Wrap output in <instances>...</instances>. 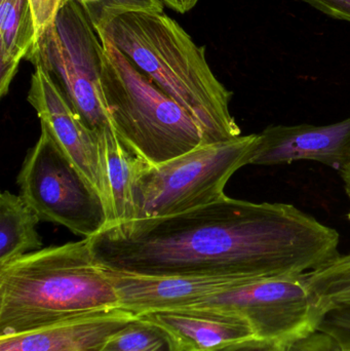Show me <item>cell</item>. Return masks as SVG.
I'll use <instances>...</instances> for the list:
<instances>
[{
  "label": "cell",
  "mask_w": 350,
  "mask_h": 351,
  "mask_svg": "<svg viewBox=\"0 0 350 351\" xmlns=\"http://www.w3.org/2000/svg\"><path fill=\"white\" fill-rule=\"evenodd\" d=\"M121 308L88 239L42 247L0 266V337Z\"/></svg>",
  "instance_id": "obj_1"
},
{
  "label": "cell",
  "mask_w": 350,
  "mask_h": 351,
  "mask_svg": "<svg viewBox=\"0 0 350 351\" xmlns=\"http://www.w3.org/2000/svg\"><path fill=\"white\" fill-rule=\"evenodd\" d=\"M195 119L205 144L242 136L230 111L234 93L212 71L205 47L164 12H129L96 29Z\"/></svg>",
  "instance_id": "obj_2"
},
{
  "label": "cell",
  "mask_w": 350,
  "mask_h": 351,
  "mask_svg": "<svg viewBox=\"0 0 350 351\" xmlns=\"http://www.w3.org/2000/svg\"><path fill=\"white\" fill-rule=\"evenodd\" d=\"M98 35L103 96L110 125L123 143L153 166L207 145L195 119L107 37Z\"/></svg>",
  "instance_id": "obj_3"
},
{
  "label": "cell",
  "mask_w": 350,
  "mask_h": 351,
  "mask_svg": "<svg viewBox=\"0 0 350 351\" xmlns=\"http://www.w3.org/2000/svg\"><path fill=\"white\" fill-rule=\"evenodd\" d=\"M257 138L258 134L242 135L164 164L146 162L134 184L133 220L180 214L223 197L230 178L251 165Z\"/></svg>",
  "instance_id": "obj_4"
},
{
  "label": "cell",
  "mask_w": 350,
  "mask_h": 351,
  "mask_svg": "<svg viewBox=\"0 0 350 351\" xmlns=\"http://www.w3.org/2000/svg\"><path fill=\"white\" fill-rule=\"evenodd\" d=\"M27 61L41 66L92 130L110 125L102 90V43L75 0H64L55 25L36 41Z\"/></svg>",
  "instance_id": "obj_5"
},
{
  "label": "cell",
  "mask_w": 350,
  "mask_h": 351,
  "mask_svg": "<svg viewBox=\"0 0 350 351\" xmlns=\"http://www.w3.org/2000/svg\"><path fill=\"white\" fill-rule=\"evenodd\" d=\"M16 183L41 221L61 225L84 239L108 224L102 195L43 132L27 154Z\"/></svg>",
  "instance_id": "obj_6"
},
{
  "label": "cell",
  "mask_w": 350,
  "mask_h": 351,
  "mask_svg": "<svg viewBox=\"0 0 350 351\" xmlns=\"http://www.w3.org/2000/svg\"><path fill=\"white\" fill-rule=\"evenodd\" d=\"M304 276L257 280L199 306L240 313L250 322L261 341L291 344L318 331L331 313L326 302L308 288Z\"/></svg>",
  "instance_id": "obj_7"
},
{
  "label": "cell",
  "mask_w": 350,
  "mask_h": 351,
  "mask_svg": "<svg viewBox=\"0 0 350 351\" xmlns=\"http://www.w3.org/2000/svg\"><path fill=\"white\" fill-rule=\"evenodd\" d=\"M27 101L38 117L41 132L51 138L103 197L97 131L84 123L41 66H34Z\"/></svg>",
  "instance_id": "obj_8"
},
{
  "label": "cell",
  "mask_w": 350,
  "mask_h": 351,
  "mask_svg": "<svg viewBox=\"0 0 350 351\" xmlns=\"http://www.w3.org/2000/svg\"><path fill=\"white\" fill-rule=\"evenodd\" d=\"M105 269L118 295L121 308L136 317L199 306L232 289L266 280L238 276H149Z\"/></svg>",
  "instance_id": "obj_9"
},
{
  "label": "cell",
  "mask_w": 350,
  "mask_h": 351,
  "mask_svg": "<svg viewBox=\"0 0 350 351\" xmlns=\"http://www.w3.org/2000/svg\"><path fill=\"white\" fill-rule=\"evenodd\" d=\"M314 160L340 172L350 162V117L327 125H269L258 134L253 166Z\"/></svg>",
  "instance_id": "obj_10"
},
{
  "label": "cell",
  "mask_w": 350,
  "mask_h": 351,
  "mask_svg": "<svg viewBox=\"0 0 350 351\" xmlns=\"http://www.w3.org/2000/svg\"><path fill=\"white\" fill-rule=\"evenodd\" d=\"M140 317L168 331L179 351H227L261 341L246 317L216 307L156 311Z\"/></svg>",
  "instance_id": "obj_11"
},
{
  "label": "cell",
  "mask_w": 350,
  "mask_h": 351,
  "mask_svg": "<svg viewBox=\"0 0 350 351\" xmlns=\"http://www.w3.org/2000/svg\"><path fill=\"white\" fill-rule=\"evenodd\" d=\"M136 315L123 308L22 335L0 337V351H100Z\"/></svg>",
  "instance_id": "obj_12"
},
{
  "label": "cell",
  "mask_w": 350,
  "mask_h": 351,
  "mask_svg": "<svg viewBox=\"0 0 350 351\" xmlns=\"http://www.w3.org/2000/svg\"><path fill=\"white\" fill-rule=\"evenodd\" d=\"M103 177L106 227L133 220V188L138 173L146 164L117 136L112 125L97 130Z\"/></svg>",
  "instance_id": "obj_13"
},
{
  "label": "cell",
  "mask_w": 350,
  "mask_h": 351,
  "mask_svg": "<svg viewBox=\"0 0 350 351\" xmlns=\"http://www.w3.org/2000/svg\"><path fill=\"white\" fill-rule=\"evenodd\" d=\"M36 43L29 0H0V96L8 94L21 61Z\"/></svg>",
  "instance_id": "obj_14"
},
{
  "label": "cell",
  "mask_w": 350,
  "mask_h": 351,
  "mask_svg": "<svg viewBox=\"0 0 350 351\" xmlns=\"http://www.w3.org/2000/svg\"><path fill=\"white\" fill-rule=\"evenodd\" d=\"M40 218L21 194L0 195V266L42 249L37 231Z\"/></svg>",
  "instance_id": "obj_15"
},
{
  "label": "cell",
  "mask_w": 350,
  "mask_h": 351,
  "mask_svg": "<svg viewBox=\"0 0 350 351\" xmlns=\"http://www.w3.org/2000/svg\"><path fill=\"white\" fill-rule=\"evenodd\" d=\"M308 288L331 311H350V253L336 258L304 276Z\"/></svg>",
  "instance_id": "obj_16"
},
{
  "label": "cell",
  "mask_w": 350,
  "mask_h": 351,
  "mask_svg": "<svg viewBox=\"0 0 350 351\" xmlns=\"http://www.w3.org/2000/svg\"><path fill=\"white\" fill-rule=\"evenodd\" d=\"M100 351H179L174 338L153 322L136 317Z\"/></svg>",
  "instance_id": "obj_17"
},
{
  "label": "cell",
  "mask_w": 350,
  "mask_h": 351,
  "mask_svg": "<svg viewBox=\"0 0 350 351\" xmlns=\"http://www.w3.org/2000/svg\"><path fill=\"white\" fill-rule=\"evenodd\" d=\"M95 29L129 12H164L160 0H75Z\"/></svg>",
  "instance_id": "obj_18"
},
{
  "label": "cell",
  "mask_w": 350,
  "mask_h": 351,
  "mask_svg": "<svg viewBox=\"0 0 350 351\" xmlns=\"http://www.w3.org/2000/svg\"><path fill=\"white\" fill-rule=\"evenodd\" d=\"M29 2L34 18L37 41L47 29L55 25L64 0H29Z\"/></svg>",
  "instance_id": "obj_19"
},
{
  "label": "cell",
  "mask_w": 350,
  "mask_h": 351,
  "mask_svg": "<svg viewBox=\"0 0 350 351\" xmlns=\"http://www.w3.org/2000/svg\"><path fill=\"white\" fill-rule=\"evenodd\" d=\"M339 342L336 338L318 329L290 344L288 351H338Z\"/></svg>",
  "instance_id": "obj_20"
},
{
  "label": "cell",
  "mask_w": 350,
  "mask_h": 351,
  "mask_svg": "<svg viewBox=\"0 0 350 351\" xmlns=\"http://www.w3.org/2000/svg\"><path fill=\"white\" fill-rule=\"evenodd\" d=\"M324 14L350 23V0H301Z\"/></svg>",
  "instance_id": "obj_21"
},
{
  "label": "cell",
  "mask_w": 350,
  "mask_h": 351,
  "mask_svg": "<svg viewBox=\"0 0 350 351\" xmlns=\"http://www.w3.org/2000/svg\"><path fill=\"white\" fill-rule=\"evenodd\" d=\"M289 346L277 341H255L227 351H288Z\"/></svg>",
  "instance_id": "obj_22"
},
{
  "label": "cell",
  "mask_w": 350,
  "mask_h": 351,
  "mask_svg": "<svg viewBox=\"0 0 350 351\" xmlns=\"http://www.w3.org/2000/svg\"><path fill=\"white\" fill-rule=\"evenodd\" d=\"M164 5L168 6L171 10L179 12V14H185L192 10L199 0H160Z\"/></svg>",
  "instance_id": "obj_23"
},
{
  "label": "cell",
  "mask_w": 350,
  "mask_h": 351,
  "mask_svg": "<svg viewBox=\"0 0 350 351\" xmlns=\"http://www.w3.org/2000/svg\"><path fill=\"white\" fill-rule=\"evenodd\" d=\"M339 174H340L341 179L345 183V192H347L350 199V162L339 172Z\"/></svg>",
  "instance_id": "obj_24"
},
{
  "label": "cell",
  "mask_w": 350,
  "mask_h": 351,
  "mask_svg": "<svg viewBox=\"0 0 350 351\" xmlns=\"http://www.w3.org/2000/svg\"><path fill=\"white\" fill-rule=\"evenodd\" d=\"M338 351H350V346H345V344L339 343Z\"/></svg>",
  "instance_id": "obj_25"
},
{
  "label": "cell",
  "mask_w": 350,
  "mask_h": 351,
  "mask_svg": "<svg viewBox=\"0 0 350 351\" xmlns=\"http://www.w3.org/2000/svg\"><path fill=\"white\" fill-rule=\"evenodd\" d=\"M347 218H349V220L350 221V212L347 214Z\"/></svg>",
  "instance_id": "obj_26"
}]
</instances>
